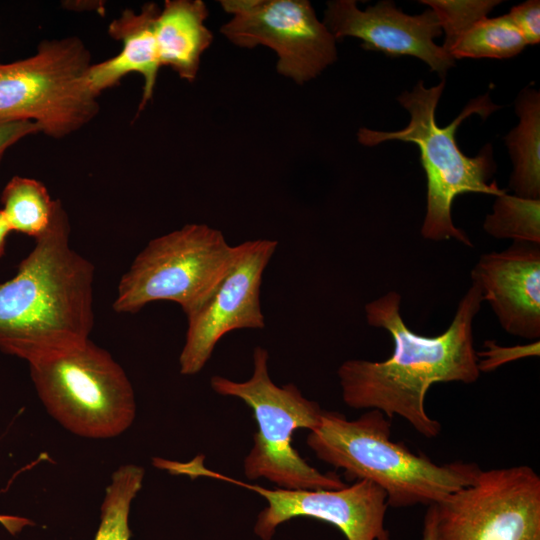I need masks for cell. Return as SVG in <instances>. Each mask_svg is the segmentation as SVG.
I'll use <instances>...</instances> for the list:
<instances>
[{"label": "cell", "instance_id": "obj_1", "mask_svg": "<svg viewBox=\"0 0 540 540\" xmlns=\"http://www.w3.org/2000/svg\"><path fill=\"white\" fill-rule=\"evenodd\" d=\"M483 302L471 284L449 327L437 336L411 330L401 315V295L389 291L365 305L368 325L386 330L394 344L383 361L349 359L337 370L344 403L353 409H375L387 418L402 417L426 438L437 437L441 423L425 409L436 383L471 384L480 376L474 347L473 320Z\"/></svg>", "mask_w": 540, "mask_h": 540}, {"label": "cell", "instance_id": "obj_2", "mask_svg": "<svg viewBox=\"0 0 540 540\" xmlns=\"http://www.w3.org/2000/svg\"><path fill=\"white\" fill-rule=\"evenodd\" d=\"M58 200L49 227L11 279L0 282V350L29 363L89 340L94 266L69 243Z\"/></svg>", "mask_w": 540, "mask_h": 540}, {"label": "cell", "instance_id": "obj_3", "mask_svg": "<svg viewBox=\"0 0 540 540\" xmlns=\"http://www.w3.org/2000/svg\"><path fill=\"white\" fill-rule=\"evenodd\" d=\"M307 445L321 461L342 469L350 480H367L387 495L394 508L433 505L472 484L481 470L475 463L439 465L391 439V422L370 409L355 420L323 411Z\"/></svg>", "mask_w": 540, "mask_h": 540}, {"label": "cell", "instance_id": "obj_4", "mask_svg": "<svg viewBox=\"0 0 540 540\" xmlns=\"http://www.w3.org/2000/svg\"><path fill=\"white\" fill-rule=\"evenodd\" d=\"M444 87V80L430 88L419 81L412 91L398 97L399 103L410 114L405 128L393 132L361 128L357 137L365 146L390 140L416 144L427 180L422 237L432 241L455 239L472 247L466 233L453 223L451 207L454 199L468 192L498 196L506 190L499 188L496 182L489 183L496 170L491 146L484 147L476 157H468L459 149L455 134L459 125L470 115L479 114L485 118L498 107L491 102L488 94L483 95L470 101L449 125L440 127L435 112Z\"/></svg>", "mask_w": 540, "mask_h": 540}, {"label": "cell", "instance_id": "obj_5", "mask_svg": "<svg viewBox=\"0 0 540 540\" xmlns=\"http://www.w3.org/2000/svg\"><path fill=\"white\" fill-rule=\"evenodd\" d=\"M269 354L257 346L253 351V372L243 382L212 376L211 388L222 396L236 397L252 410L258 431L244 459L249 480L265 478L284 489L336 490L347 486L334 473H321L309 465L292 445L296 430L316 429L323 410L304 397L293 383L277 386L268 372Z\"/></svg>", "mask_w": 540, "mask_h": 540}, {"label": "cell", "instance_id": "obj_6", "mask_svg": "<svg viewBox=\"0 0 540 540\" xmlns=\"http://www.w3.org/2000/svg\"><path fill=\"white\" fill-rule=\"evenodd\" d=\"M48 413L80 437L108 439L126 431L136 415L132 385L122 367L90 339L29 363Z\"/></svg>", "mask_w": 540, "mask_h": 540}, {"label": "cell", "instance_id": "obj_7", "mask_svg": "<svg viewBox=\"0 0 540 540\" xmlns=\"http://www.w3.org/2000/svg\"><path fill=\"white\" fill-rule=\"evenodd\" d=\"M91 64L75 36L43 41L34 55L0 63V119L32 121L53 138L79 130L99 111L87 82Z\"/></svg>", "mask_w": 540, "mask_h": 540}, {"label": "cell", "instance_id": "obj_8", "mask_svg": "<svg viewBox=\"0 0 540 540\" xmlns=\"http://www.w3.org/2000/svg\"><path fill=\"white\" fill-rule=\"evenodd\" d=\"M234 250L220 230L206 224H187L156 237L122 276L113 309L135 313L150 302L171 301L188 317L224 277Z\"/></svg>", "mask_w": 540, "mask_h": 540}, {"label": "cell", "instance_id": "obj_9", "mask_svg": "<svg viewBox=\"0 0 540 540\" xmlns=\"http://www.w3.org/2000/svg\"><path fill=\"white\" fill-rule=\"evenodd\" d=\"M436 508V540H540V477L527 465L480 470Z\"/></svg>", "mask_w": 540, "mask_h": 540}, {"label": "cell", "instance_id": "obj_10", "mask_svg": "<svg viewBox=\"0 0 540 540\" xmlns=\"http://www.w3.org/2000/svg\"><path fill=\"white\" fill-rule=\"evenodd\" d=\"M203 461V455H197L189 462L169 460L166 470L192 479L214 478L258 493L268 503L254 525V533L262 540H271L280 524L297 517L330 523L347 540H391L385 526L387 495L371 481L358 480L336 490L268 489L212 471Z\"/></svg>", "mask_w": 540, "mask_h": 540}, {"label": "cell", "instance_id": "obj_11", "mask_svg": "<svg viewBox=\"0 0 540 540\" xmlns=\"http://www.w3.org/2000/svg\"><path fill=\"white\" fill-rule=\"evenodd\" d=\"M231 19L220 32L234 45H263L277 55V72L297 84L337 60L336 39L307 0H222Z\"/></svg>", "mask_w": 540, "mask_h": 540}, {"label": "cell", "instance_id": "obj_12", "mask_svg": "<svg viewBox=\"0 0 540 540\" xmlns=\"http://www.w3.org/2000/svg\"><path fill=\"white\" fill-rule=\"evenodd\" d=\"M277 246V241L270 239L249 240L235 246L224 277L202 306L187 317L185 343L179 356L181 374L200 372L227 333L265 327L260 287Z\"/></svg>", "mask_w": 540, "mask_h": 540}, {"label": "cell", "instance_id": "obj_13", "mask_svg": "<svg viewBox=\"0 0 540 540\" xmlns=\"http://www.w3.org/2000/svg\"><path fill=\"white\" fill-rule=\"evenodd\" d=\"M322 22L336 40L355 37L369 50L417 57L442 78L454 66V59L434 42L442 28L432 9L411 16L392 1L360 10L354 0H334L327 3Z\"/></svg>", "mask_w": 540, "mask_h": 540}, {"label": "cell", "instance_id": "obj_14", "mask_svg": "<svg viewBox=\"0 0 540 540\" xmlns=\"http://www.w3.org/2000/svg\"><path fill=\"white\" fill-rule=\"evenodd\" d=\"M471 280L507 333L539 339V244L513 242L503 251L482 254L471 270Z\"/></svg>", "mask_w": 540, "mask_h": 540}, {"label": "cell", "instance_id": "obj_15", "mask_svg": "<svg viewBox=\"0 0 540 540\" xmlns=\"http://www.w3.org/2000/svg\"><path fill=\"white\" fill-rule=\"evenodd\" d=\"M159 11L155 3H146L140 12L125 10L110 23V36L121 41L123 48L115 57L89 67L87 82L97 96L134 72L144 80L139 111L150 101L162 66L154 30Z\"/></svg>", "mask_w": 540, "mask_h": 540}, {"label": "cell", "instance_id": "obj_16", "mask_svg": "<svg viewBox=\"0 0 540 540\" xmlns=\"http://www.w3.org/2000/svg\"><path fill=\"white\" fill-rule=\"evenodd\" d=\"M206 4L201 0H166L155 21V38L161 65L180 78L195 80L201 56L213 35L205 25Z\"/></svg>", "mask_w": 540, "mask_h": 540}, {"label": "cell", "instance_id": "obj_17", "mask_svg": "<svg viewBox=\"0 0 540 540\" xmlns=\"http://www.w3.org/2000/svg\"><path fill=\"white\" fill-rule=\"evenodd\" d=\"M518 125L505 137L513 171L509 187L515 195L540 199V94L526 88L516 100Z\"/></svg>", "mask_w": 540, "mask_h": 540}, {"label": "cell", "instance_id": "obj_18", "mask_svg": "<svg viewBox=\"0 0 540 540\" xmlns=\"http://www.w3.org/2000/svg\"><path fill=\"white\" fill-rule=\"evenodd\" d=\"M58 200L38 180L14 176L2 191V212L12 231L34 238L49 227Z\"/></svg>", "mask_w": 540, "mask_h": 540}, {"label": "cell", "instance_id": "obj_19", "mask_svg": "<svg viewBox=\"0 0 540 540\" xmlns=\"http://www.w3.org/2000/svg\"><path fill=\"white\" fill-rule=\"evenodd\" d=\"M526 45L522 34L506 14L476 21L456 38L446 52L454 60L505 59L519 54Z\"/></svg>", "mask_w": 540, "mask_h": 540}, {"label": "cell", "instance_id": "obj_20", "mask_svg": "<svg viewBox=\"0 0 540 540\" xmlns=\"http://www.w3.org/2000/svg\"><path fill=\"white\" fill-rule=\"evenodd\" d=\"M144 469L124 464L115 470L101 505L100 524L94 540H129L130 506L142 487Z\"/></svg>", "mask_w": 540, "mask_h": 540}, {"label": "cell", "instance_id": "obj_21", "mask_svg": "<svg viewBox=\"0 0 540 540\" xmlns=\"http://www.w3.org/2000/svg\"><path fill=\"white\" fill-rule=\"evenodd\" d=\"M495 197L492 212L483 223L485 232L497 239L540 245V199L509 195L506 191Z\"/></svg>", "mask_w": 540, "mask_h": 540}, {"label": "cell", "instance_id": "obj_22", "mask_svg": "<svg viewBox=\"0 0 540 540\" xmlns=\"http://www.w3.org/2000/svg\"><path fill=\"white\" fill-rule=\"evenodd\" d=\"M435 12L442 31L445 32L444 50L476 21L487 17L501 3L497 0H421Z\"/></svg>", "mask_w": 540, "mask_h": 540}, {"label": "cell", "instance_id": "obj_23", "mask_svg": "<svg viewBox=\"0 0 540 540\" xmlns=\"http://www.w3.org/2000/svg\"><path fill=\"white\" fill-rule=\"evenodd\" d=\"M539 341L516 346H500L494 341L487 340L484 350L477 352L478 369L481 372L493 371L503 364L525 357L539 355Z\"/></svg>", "mask_w": 540, "mask_h": 540}, {"label": "cell", "instance_id": "obj_24", "mask_svg": "<svg viewBox=\"0 0 540 540\" xmlns=\"http://www.w3.org/2000/svg\"><path fill=\"white\" fill-rule=\"evenodd\" d=\"M508 16L522 34L527 45L540 42L539 0H528L512 7Z\"/></svg>", "mask_w": 540, "mask_h": 540}, {"label": "cell", "instance_id": "obj_25", "mask_svg": "<svg viewBox=\"0 0 540 540\" xmlns=\"http://www.w3.org/2000/svg\"><path fill=\"white\" fill-rule=\"evenodd\" d=\"M39 132L40 128L32 121L0 119V162L11 146L22 138Z\"/></svg>", "mask_w": 540, "mask_h": 540}, {"label": "cell", "instance_id": "obj_26", "mask_svg": "<svg viewBox=\"0 0 540 540\" xmlns=\"http://www.w3.org/2000/svg\"><path fill=\"white\" fill-rule=\"evenodd\" d=\"M437 508L436 504L428 506L424 516L421 540H436Z\"/></svg>", "mask_w": 540, "mask_h": 540}, {"label": "cell", "instance_id": "obj_27", "mask_svg": "<svg viewBox=\"0 0 540 540\" xmlns=\"http://www.w3.org/2000/svg\"><path fill=\"white\" fill-rule=\"evenodd\" d=\"M0 524L12 535L19 533L25 526L34 523L24 517L0 514Z\"/></svg>", "mask_w": 540, "mask_h": 540}, {"label": "cell", "instance_id": "obj_28", "mask_svg": "<svg viewBox=\"0 0 540 540\" xmlns=\"http://www.w3.org/2000/svg\"><path fill=\"white\" fill-rule=\"evenodd\" d=\"M11 228L2 212L0 210V257L5 252L7 236L11 232Z\"/></svg>", "mask_w": 540, "mask_h": 540}]
</instances>
